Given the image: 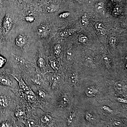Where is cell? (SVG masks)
<instances>
[{"label": "cell", "instance_id": "obj_8", "mask_svg": "<svg viewBox=\"0 0 127 127\" xmlns=\"http://www.w3.org/2000/svg\"><path fill=\"white\" fill-rule=\"evenodd\" d=\"M56 96L55 102L56 107L58 108H64L69 101L68 96L63 92H60Z\"/></svg>", "mask_w": 127, "mask_h": 127}, {"label": "cell", "instance_id": "obj_25", "mask_svg": "<svg viewBox=\"0 0 127 127\" xmlns=\"http://www.w3.org/2000/svg\"><path fill=\"white\" fill-rule=\"evenodd\" d=\"M74 113H71L68 117L67 120V123L68 125L71 124L72 122L73 119H74Z\"/></svg>", "mask_w": 127, "mask_h": 127}, {"label": "cell", "instance_id": "obj_28", "mask_svg": "<svg viewBox=\"0 0 127 127\" xmlns=\"http://www.w3.org/2000/svg\"><path fill=\"white\" fill-rule=\"evenodd\" d=\"M88 40V38L86 36H83L80 38L79 39V41L81 43L85 42Z\"/></svg>", "mask_w": 127, "mask_h": 127}, {"label": "cell", "instance_id": "obj_2", "mask_svg": "<svg viewBox=\"0 0 127 127\" xmlns=\"http://www.w3.org/2000/svg\"><path fill=\"white\" fill-rule=\"evenodd\" d=\"M45 75L36 71L25 73L22 77L25 83L33 91L42 89L48 91L49 85Z\"/></svg>", "mask_w": 127, "mask_h": 127}, {"label": "cell", "instance_id": "obj_11", "mask_svg": "<svg viewBox=\"0 0 127 127\" xmlns=\"http://www.w3.org/2000/svg\"><path fill=\"white\" fill-rule=\"evenodd\" d=\"M13 21L10 17L7 16L4 18L3 22V25L6 32H9L13 25Z\"/></svg>", "mask_w": 127, "mask_h": 127}, {"label": "cell", "instance_id": "obj_27", "mask_svg": "<svg viewBox=\"0 0 127 127\" xmlns=\"http://www.w3.org/2000/svg\"><path fill=\"white\" fill-rule=\"evenodd\" d=\"M70 15V13L66 12V13H64L61 14L59 16V18H65L68 17Z\"/></svg>", "mask_w": 127, "mask_h": 127}, {"label": "cell", "instance_id": "obj_37", "mask_svg": "<svg viewBox=\"0 0 127 127\" xmlns=\"http://www.w3.org/2000/svg\"><path fill=\"white\" fill-rule=\"evenodd\" d=\"M0 5H1V3H0Z\"/></svg>", "mask_w": 127, "mask_h": 127}, {"label": "cell", "instance_id": "obj_17", "mask_svg": "<svg viewBox=\"0 0 127 127\" xmlns=\"http://www.w3.org/2000/svg\"><path fill=\"white\" fill-rule=\"evenodd\" d=\"M95 7L96 11L100 13L103 11V4L102 2H98L96 4Z\"/></svg>", "mask_w": 127, "mask_h": 127}, {"label": "cell", "instance_id": "obj_35", "mask_svg": "<svg viewBox=\"0 0 127 127\" xmlns=\"http://www.w3.org/2000/svg\"><path fill=\"white\" fill-rule=\"evenodd\" d=\"M118 101L119 102H122V103H127V100L124 99H121L120 98H118Z\"/></svg>", "mask_w": 127, "mask_h": 127}, {"label": "cell", "instance_id": "obj_32", "mask_svg": "<svg viewBox=\"0 0 127 127\" xmlns=\"http://www.w3.org/2000/svg\"><path fill=\"white\" fill-rule=\"evenodd\" d=\"M87 92V93L89 95L93 94L95 92L94 89L92 88H88Z\"/></svg>", "mask_w": 127, "mask_h": 127}, {"label": "cell", "instance_id": "obj_15", "mask_svg": "<svg viewBox=\"0 0 127 127\" xmlns=\"http://www.w3.org/2000/svg\"><path fill=\"white\" fill-rule=\"evenodd\" d=\"M58 8L57 6L53 4L47 5L45 7V9L46 11L50 14L56 12V11L58 10Z\"/></svg>", "mask_w": 127, "mask_h": 127}, {"label": "cell", "instance_id": "obj_30", "mask_svg": "<svg viewBox=\"0 0 127 127\" xmlns=\"http://www.w3.org/2000/svg\"><path fill=\"white\" fill-rule=\"evenodd\" d=\"M119 12V8L118 7H116L115 8L114 10L113 11V13H112V14L114 16H116L117 15Z\"/></svg>", "mask_w": 127, "mask_h": 127}, {"label": "cell", "instance_id": "obj_1", "mask_svg": "<svg viewBox=\"0 0 127 127\" xmlns=\"http://www.w3.org/2000/svg\"><path fill=\"white\" fill-rule=\"evenodd\" d=\"M11 75L18 82V88L14 93L19 102L25 106L28 111L34 112L36 109H40V104L35 93L25 83L21 75Z\"/></svg>", "mask_w": 127, "mask_h": 127}, {"label": "cell", "instance_id": "obj_29", "mask_svg": "<svg viewBox=\"0 0 127 127\" xmlns=\"http://www.w3.org/2000/svg\"><path fill=\"white\" fill-rule=\"evenodd\" d=\"M102 109H103L104 111H106L109 113H112L113 111L109 107L106 106H104L102 107Z\"/></svg>", "mask_w": 127, "mask_h": 127}, {"label": "cell", "instance_id": "obj_23", "mask_svg": "<svg viewBox=\"0 0 127 127\" xmlns=\"http://www.w3.org/2000/svg\"><path fill=\"white\" fill-rule=\"evenodd\" d=\"M35 17L32 15H28L26 16L25 17V21L28 22H33L34 21Z\"/></svg>", "mask_w": 127, "mask_h": 127}, {"label": "cell", "instance_id": "obj_22", "mask_svg": "<svg viewBox=\"0 0 127 127\" xmlns=\"http://www.w3.org/2000/svg\"><path fill=\"white\" fill-rule=\"evenodd\" d=\"M6 59L2 56H0V68H2L6 63Z\"/></svg>", "mask_w": 127, "mask_h": 127}, {"label": "cell", "instance_id": "obj_36", "mask_svg": "<svg viewBox=\"0 0 127 127\" xmlns=\"http://www.w3.org/2000/svg\"><path fill=\"white\" fill-rule=\"evenodd\" d=\"M16 127H18V126H17V125H16Z\"/></svg>", "mask_w": 127, "mask_h": 127}, {"label": "cell", "instance_id": "obj_14", "mask_svg": "<svg viewBox=\"0 0 127 127\" xmlns=\"http://www.w3.org/2000/svg\"><path fill=\"white\" fill-rule=\"evenodd\" d=\"M14 120L12 121L9 119L5 120L3 121L0 124V127H14Z\"/></svg>", "mask_w": 127, "mask_h": 127}, {"label": "cell", "instance_id": "obj_20", "mask_svg": "<svg viewBox=\"0 0 127 127\" xmlns=\"http://www.w3.org/2000/svg\"><path fill=\"white\" fill-rule=\"evenodd\" d=\"M51 66L54 70H57L58 69V63L56 60H52L50 61Z\"/></svg>", "mask_w": 127, "mask_h": 127}, {"label": "cell", "instance_id": "obj_33", "mask_svg": "<svg viewBox=\"0 0 127 127\" xmlns=\"http://www.w3.org/2000/svg\"><path fill=\"white\" fill-rule=\"evenodd\" d=\"M86 118H87V120L88 121H89L90 120H93V115L90 113H88L87 114Z\"/></svg>", "mask_w": 127, "mask_h": 127}, {"label": "cell", "instance_id": "obj_13", "mask_svg": "<svg viewBox=\"0 0 127 127\" xmlns=\"http://www.w3.org/2000/svg\"><path fill=\"white\" fill-rule=\"evenodd\" d=\"M75 31L74 29H66L60 32V35L61 36L63 37H68L72 35Z\"/></svg>", "mask_w": 127, "mask_h": 127}, {"label": "cell", "instance_id": "obj_7", "mask_svg": "<svg viewBox=\"0 0 127 127\" xmlns=\"http://www.w3.org/2000/svg\"><path fill=\"white\" fill-rule=\"evenodd\" d=\"M34 113V111H28L25 124V127H40V120L38 117L33 114Z\"/></svg>", "mask_w": 127, "mask_h": 127}, {"label": "cell", "instance_id": "obj_10", "mask_svg": "<svg viewBox=\"0 0 127 127\" xmlns=\"http://www.w3.org/2000/svg\"><path fill=\"white\" fill-rule=\"evenodd\" d=\"M49 28L46 24H42L38 26L37 28L38 34L41 37H44L47 35Z\"/></svg>", "mask_w": 127, "mask_h": 127}, {"label": "cell", "instance_id": "obj_34", "mask_svg": "<svg viewBox=\"0 0 127 127\" xmlns=\"http://www.w3.org/2000/svg\"><path fill=\"white\" fill-rule=\"evenodd\" d=\"M115 85H116L118 88H122V86H123L122 84V83L120 82H117L116 83H115Z\"/></svg>", "mask_w": 127, "mask_h": 127}, {"label": "cell", "instance_id": "obj_24", "mask_svg": "<svg viewBox=\"0 0 127 127\" xmlns=\"http://www.w3.org/2000/svg\"><path fill=\"white\" fill-rule=\"evenodd\" d=\"M104 25L101 22H97L95 25V27L98 30H101L103 28Z\"/></svg>", "mask_w": 127, "mask_h": 127}, {"label": "cell", "instance_id": "obj_18", "mask_svg": "<svg viewBox=\"0 0 127 127\" xmlns=\"http://www.w3.org/2000/svg\"><path fill=\"white\" fill-rule=\"evenodd\" d=\"M61 52V47L59 44L56 45L54 47V53L56 55H59Z\"/></svg>", "mask_w": 127, "mask_h": 127}, {"label": "cell", "instance_id": "obj_4", "mask_svg": "<svg viewBox=\"0 0 127 127\" xmlns=\"http://www.w3.org/2000/svg\"><path fill=\"white\" fill-rule=\"evenodd\" d=\"M11 63L14 71L11 74L23 75L24 74L34 71L32 70L35 64L28 61L23 56L17 54H11Z\"/></svg>", "mask_w": 127, "mask_h": 127}, {"label": "cell", "instance_id": "obj_16", "mask_svg": "<svg viewBox=\"0 0 127 127\" xmlns=\"http://www.w3.org/2000/svg\"><path fill=\"white\" fill-rule=\"evenodd\" d=\"M69 83L71 85H75L77 82V76L75 73L70 75L68 80Z\"/></svg>", "mask_w": 127, "mask_h": 127}, {"label": "cell", "instance_id": "obj_12", "mask_svg": "<svg viewBox=\"0 0 127 127\" xmlns=\"http://www.w3.org/2000/svg\"><path fill=\"white\" fill-rule=\"evenodd\" d=\"M27 39L22 35H19L15 39V43L17 46L20 47H24L27 43Z\"/></svg>", "mask_w": 127, "mask_h": 127}, {"label": "cell", "instance_id": "obj_6", "mask_svg": "<svg viewBox=\"0 0 127 127\" xmlns=\"http://www.w3.org/2000/svg\"><path fill=\"white\" fill-rule=\"evenodd\" d=\"M28 112V111L25 106L19 102L13 111L12 115L19 122L25 124Z\"/></svg>", "mask_w": 127, "mask_h": 127}, {"label": "cell", "instance_id": "obj_19", "mask_svg": "<svg viewBox=\"0 0 127 127\" xmlns=\"http://www.w3.org/2000/svg\"><path fill=\"white\" fill-rule=\"evenodd\" d=\"M88 23V19L87 16H83L82 17L81 19V24L83 27H87Z\"/></svg>", "mask_w": 127, "mask_h": 127}, {"label": "cell", "instance_id": "obj_5", "mask_svg": "<svg viewBox=\"0 0 127 127\" xmlns=\"http://www.w3.org/2000/svg\"><path fill=\"white\" fill-rule=\"evenodd\" d=\"M0 85L10 88L14 93L18 88V82L9 73L6 74H0Z\"/></svg>", "mask_w": 127, "mask_h": 127}, {"label": "cell", "instance_id": "obj_31", "mask_svg": "<svg viewBox=\"0 0 127 127\" xmlns=\"http://www.w3.org/2000/svg\"><path fill=\"white\" fill-rule=\"evenodd\" d=\"M111 45L113 46L115 45L116 42V38L114 37H111Z\"/></svg>", "mask_w": 127, "mask_h": 127}, {"label": "cell", "instance_id": "obj_26", "mask_svg": "<svg viewBox=\"0 0 127 127\" xmlns=\"http://www.w3.org/2000/svg\"><path fill=\"white\" fill-rule=\"evenodd\" d=\"M110 59L106 56H104L102 58V61L103 63L105 64H108L110 62Z\"/></svg>", "mask_w": 127, "mask_h": 127}, {"label": "cell", "instance_id": "obj_9", "mask_svg": "<svg viewBox=\"0 0 127 127\" xmlns=\"http://www.w3.org/2000/svg\"><path fill=\"white\" fill-rule=\"evenodd\" d=\"M46 78L48 82L50 83L49 86H50L52 90L58 89L61 83V77L58 74H53L48 76Z\"/></svg>", "mask_w": 127, "mask_h": 127}, {"label": "cell", "instance_id": "obj_3", "mask_svg": "<svg viewBox=\"0 0 127 127\" xmlns=\"http://www.w3.org/2000/svg\"><path fill=\"white\" fill-rule=\"evenodd\" d=\"M14 92L7 87L0 91V109L12 114L13 111L19 103Z\"/></svg>", "mask_w": 127, "mask_h": 127}, {"label": "cell", "instance_id": "obj_21", "mask_svg": "<svg viewBox=\"0 0 127 127\" xmlns=\"http://www.w3.org/2000/svg\"><path fill=\"white\" fill-rule=\"evenodd\" d=\"M67 59L69 61H71L74 58V54L71 50H69L67 52L66 54Z\"/></svg>", "mask_w": 127, "mask_h": 127}]
</instances>
